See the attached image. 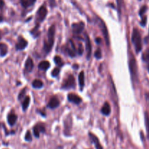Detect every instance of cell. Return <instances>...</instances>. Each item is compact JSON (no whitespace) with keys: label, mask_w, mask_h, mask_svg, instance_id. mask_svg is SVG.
Wrapping results in <instances>:
<instances>
[{"label":"cell","mask_w":149,"mask_h":149,"mask_svg":"<svg viewBox=\"0 0 149 149\" xmlns=\"http://www.w3.org/2000/svg\"><path fill=\"white\" fill-rule=\"evenodd\" d=\"M79 84L81 89L85 86V73L84 71H81L79 74Z\"/></svg>","instance_id":"cell-20"},{"label":"cell","mask_w":149,"mask_h":149,"mask_svg":"<svg viewBox=\"0 0 149 149\" xmlns=\"http://www.w3.org/2000/svg\"><path fill=\"white\" fill-rule=\"evenodd\" d=\"M27 45H28L27 41L22 37H19L18 41L16 45V48L17 50H22V49H24L27 47Z\"/></svg>","instance_id":"cell-8"},{"label":"cell","mask_w":149,"mask_h":149,"mask_svg":"<svg viewBox=\"0 0 149 149\" xmlns=\"http://www.w3.org/2000/svg\"><path fill=\"white\" fill-rule=\"evenodd\" d=\"M25 140H26V141H31V140H32L30 131H27V132H26V135H25Z\"/></svg>","instance_id":"cell-28"},{"label":"cell","mask_w":149,"mask_h":149,"mask_svg":"<svg viewBox=\"0 0 149 149\" xmlns=\"http://www.w3.org/2000/svg\"><path fill=\"white\" fill-rule=\"evenodd\" d=\"M95 57L97 59L101 58L102 57L101 50H100V49H99V48L95 51Z\"/></svg>","instance_id":"cell-29"},{"label":"cell","mask_w":149,"mask_h":149,"mask_svg":"<svg viewBox=\"0 0 149 149\" xmlns=\"http://www.w3.org/2000/svg\"><path fill=\"white\" fill-rule=\"evenodd\" d=\"M54 61H55V63H56V64L58 66H60V67L63 65V61H62L60 56H55V58H54Z\"/></svg>","instance_id":"cell-25"},{"label":"cell","mask_w":149,"mask_h":149,"mask_svg":"<svg viewBox=\"0 0 149 149\" xmlns=\"http://www.w3.org/2000/svg\"><path fill=\"white\" fill-rule=\"evenodd\" d=\"M85 28V23L83 22H79L77 23H74L72 25L73 32L75 34H79L83 31Z\"/></svg>","instance_id":"cell-7"},{"label":"cell","mask_w":149,"mask_h":149,"mask_svg":"<svg viewBox=\"0 0 149 149\" xmlns=\"http://www.w3.org/2000/svg\"><path fill=\"white\" fill-rule=\"evenodd\" d=\"M25 93H26V88H24L23 90H21V92H20V94H19V95H18L19 100H20L22 98H23V97H24L25 95Z\"/></svg>","instance_id":"cell-31"},{"label":"cell","mask_w":149,"mask_h":149,"mask_svg":"<svg viewBox=\"0 0 149 149\" xmlns=\"http://www.w3.org/2000/svg\"><path fill=\"white\" fill-rule=\"evenodd\" d=\"M145 124H146V132H147V137L149 139V115L147 112L145 113Z\"/></svg>","instance_id":"cell-21"},{"label":"cell","mask_w":149,"mask_h":149,"mask_svg":"<svg viewBox=\"0 0 149 149\" xmlns=\"http://www.w3.org/2000/svg\"><path fill=\"white\" fill-rule=\"evenodd\" d=\"M35 2L36 0H21V5L24 7H27L34 5Z\"/></svg>","instance_id":"cell-22"},{"label":"cell","mask_w":149,"mask_h":149,"mask_svg":"<svg viewBox=\"0 0 149 149\" xmlns=\"http://www.w3.org/2000/svg\"><path fill=\"white\" fill-rule=\"evenodd\" d=\"M3 21V17L2 16H0V22Z\"/></svg>","instance_id":"cell-38"},{"label":"cell","mask_w":149,"mask_h":149,"mask_svg":"<svg viewBox=\"0 0 149 149\" xmlns=\"http://www.w3.org/2000/svg\"><path fill=\"white\" fill-rule=\"evenodd\" d=\"M146 22H147V17H146V16H143V17H142L140 25H141L142 26H145L146 24Z\"/></svg>","instance_id":"cell-32"},{"label":"cell","mask_w":149,"mask_h":149,"mask_svg":"<svg viewBox=\"0 0 149 149\" xmlns=\"http://www.w3.org/2000/svg\"><path fill=\"white\" fill-rule=\"evenodd\" d=\"M55 33H56V27L52 26L49 27L47 33V40H45L44 42V50L46 53H49L52 49L54 44V38H55Z\"/></svg>","instance_id":"cell-1"},{"label":"cell","mask_w":149,"mask_h":149,"mask_svg":"<svg viewBox=\"0 0 149 149\" xmlns=\"http://www.w3.org/2000/svg\"><path fill=\"white\" fill-rule=\"evenodd\" d=\"M33 68H34V63H33L32 59L28 58L26 61V64H25V69L27 72H31L32 71Z\"/></svg>","instance_id":"cell-16"},{"label":"cell","mask_w":149,"mask_h":149,"mask_svg":"<svg viewBox=\"0 0 149 149\" xmlns=\"http://www.w3.org/2000/svg\"><path fill=\"white\" fill-rule=\"evenodd\" d=\"M146 10H147V7H146V5H144V6L142 7L140 9V12H139V15H140V16L143 17V14H144L145 12H146Z\"/></svg>","instance_id":"cell-30"},{"label":"cell","mask_w":149,"mask_h":149,"mask_svg":"<svg viewBox=\"0 0 149 149\" xmlns=\"http://www.w3.org/2000/svg\"><path fill=\"white\" fill-rule=\"evenodd\" d=\"M101 113L106 116H109V114H111V106H110L109 103L107 102L105 103L101 108Z\"/></svg>","instance_id":"cell-17"},{"label":"cell","mask_w":149,"mask_h":149,"mask_svg":"<svg viewBox=\"0 0 149 149\" xmlns=\"http://www.w3.org/2000/svg\"><path fill=\"white\" fill-rule=\"evenodd\" d=\"M67 98L68 101L75 103V104H79L82 102V98L76 94H68Z\"/></svg>","instance_id":"cell-10"},{"label":"cell","mask_w":149,"mask_h":149,"mask_svg":"<svg viewBox=\"0 0 149 149\" xmlns=\"http://www.w3.org/2000/svg\"><path fill=\"white\" fill-rule=\"evenodd\" d=\"M92 45H91L90 40L89 37L86 35V52H87V58L89 60L92 55Z\"/></svg>","instance_id":"cell-11"},{"label":"cell","mask_w":149,"mask_h":149,"mask_svg":"<svg viewBox=\"0 0 149 149\" xmlns=\"http://www.w3.org/2000/svg\"><path fill=\"white\" fill-rule=\"evenodd\" d=\"M117 5H118V13L119 16H120V14H121V3H120V0H116Z\"/></svg>","instance_id":"cell-34"},{"label":"cell","mask_w":149,"mask_h":149,"mask_svg":"<svg viewBox=\"0 0 149 149\" xmlns=\"http://www.w3.org/2000/svg\"><path fill=\"white\" fill-rule=\"evenodd\" d=\"M60 104V102H59V100L58 99L57 97H52V98L49 100V103H48V107L52 108V109H54L57 108L58 106Z\"/></svg>","instance_id":"cell-14"},{"label":"cell","mask_w":149,"mask_h":149,"mask_svg":"<svg viewBox=\"0 0 149 149\" xmlns=\"http://www.w3.org/2000/svg\"><path fill=\"white\" fill-rule=\"evenodd\" d=\"M98 20L100 21V23H99L100 24V28L101 29L102 32H103V36H104L106 45H107V46H109V35H108V29L106 28V24H105V23L101 19H98Z\"/></svg>","instance_id":"cell-4"},{"label":"cell","mask_w":149,"mask_h":149,"mask_svg":"<svg viewBox=\"0 0 149 149\" xmlns=\"http://www.w3.org/2000/svg\"><path fill=\"white\" fill-rule=\"evenodd\" d=\"M32 86L34 88H36V89H39V88H42L43 87V83L41 80L39 79H35L33 82Z\"/></svg>","instance_id":"cell-23"},{"label":"cell","mask_w":149,"mask_h":149,"mask_svg":"<svg viewBox=\"0 0 149 149\" xmlns=\"http://www.w3.org/2000/svg\"><path fill=\"white\" fill-rule=\"evenodd\" d=\"M49 66H50V64H49V62L47 61V60H44V61L40 62L38 67L39 69L43 70V71H46V70H47L48 68H49Z\"/></svg>","instance_id":"cell-19"},{"label":"cell","mask_w":149,"mask_h":149,"mask_svg":"<svg viewBox=\"0 0 149 149\" xmlns=\"http://www.w3.org/2000/svg\"><path fill=\"white\" fill-rule=\"evenodd\" d=\"M8 47L6 44L0 43V56L4 57L7 54Z\"/></svg>","instance_id":"cell-18"},{"label":"cell","mask_w":149,"mask_h":149,"mask_svg":"<svg viewBox=\"0 0 149 149\" xmlns=\"http://www.w3.org/2000/svg\"><path fill=\"white\" fill-rule=\"evenodd\" d=\"M17 119V115H16V114H13V113H10V114H8L7 116L8 124H9L10 126H13V125L16 123Z\"/></svg>","instance_id":"cell-15"},{"label":"cell","mask_w":149,"mask_h":149,"mask_svg":"<svg viewBox=\"0 0 149 149\" xmlns=\"http://www.w3.org/2000/svg\"><path fill=\"white\" fill-rule=\"evenodd\" d=\"M30 103V97H26V98L24 99L23 102V104H22V108H23V111H26L27 109V108L28 107Z\"/></svg>","instance_id":"cell-24"},{"label":"cell","mask_w":149,"mask_h":149,"mask_svg":"<svg viewBox=\"0 0 149 149\" xmlns=\"http://www.w3.org/2000/svg\"><path fill=\"white\" fill-rule=\"evenodd\" d=\"M77 52H78L79 55H80V56H82V54H83V47H82V45H79L78 51H77Z\"/></svg>","instance_id":"cell-33"},{"label":"cell","mask_w":149,"mask_h":149,"mask_svg":"<svg viewBox=\"0 0 149 149\" xmlns=\"http://www.w3.org/2000/svg\"><path fill=\"white\" fill-rule=\"evenodd\" d=\"M1 38H2V33L0 31V39H1Z\"/></svg>","instance_id":"cell-39"},{"label":"cell","mask_w":149,"mask_h":149,"mask_svg":"<svg viewBox=\"0 0 149 149\" xmlns=\"http://www.w3.org/2000/svg\"><path fill=\"white\" fill-rule=\"evenodd\" d=\"M4 6H5V2L3 0H0V9H2L4 7Z\"/></svg>","instance_id":"cell-36"},{"label":"cell","mask_w":149,"mask_h":149,"mask_svg":"<svg viewBox=\"0 0 149 149\" xmlns=\"http://www.w3.org/2000/svg\"><path fill=\"white\" fill-rule=\"evenodd\" d=\"M33 131H34V135L36 137H39L40 132H45V127L42 125H36L34 128H33Z\"/></svg>","instance_id":"cell-12"},{"label":"cell","mask_w":149,"mask_h":149,"mask_svg":"<svg viewBox=\"0 0 149 149\" xmlns=\"http://www.w3.org/2000/svg\"><path fill=\"white\" fill-rule=\"evenodd\" d=\"M129 71H130L131 77H132L133 82H137V67L136 64V60L134 58L133 56L130 58L129 62Z\"/></svg>","instance_id":"cell-3"},{"label":"cell","mask_w":149,"mask_h":149,"mask_svg":"<svg viewBox=\"0 0 149 149\" xmlns=\"http://www.w3.org/2000/svg\"><path fill=\"white\" fill-rule=\"evenodd\" d=\"M132 42L135 46V51L137 53L142 49V39L141 35L137 28H134L132 34Z\"/></svg>","instance_id":"cell-2"},{"label":"cell","mask_w":149,"mask_h":149,"mask_svg":"<svg viewBox=\"0 0 149 149\" xmlns=\"http://www.w3.org/2000/svg\"><path fill=\"white\" fill-rule=\"evenodd\" d=\"M67 52L68 54L71 57H74L76 56V48L75 46H74V44L73 43V42L71 40H70L69 42V45L67 47Z\"/></svg>","instance_id":"cell-13"},{"label":"cell","mask_w":149,"mask_h":149,"mask_svg":"<svg viewBox=\"0 0 149 149\" xmlns=\"http://www.w3.org/2000/svg\"><path fill=\"white\" fill-rule=\"evenodd\" d=\"M145 97H146V100L147 101V103L149 104V92H146V95H145Z\"/></svg>","instance_id":"cell-35"},{"label":"cell","mask_w":149,"mask_h":149,"mask_svg":"<svg viewBox=\"0 0 149 149\" xmlns=\"http://www.w3.org/2000/svg\"><path fill=\"white\" fill-rule=\"evenodd\" d=\"M47 14V9L46 7L42 6L39 9L38 12L37 14V20L39 22H42L46 18Z\"/></svg>","instance_id":"cell-5"},{"label":"cell","mask_w":149,"mask_h":149,"mask_svg":"<svg viewBox=\"0 0 149 149\" xmlns=\"http://www.w3.org/2000/svg\"><path fill=\"white\" fill-rule=\"evenodd\" d=\"M89 137H90L92 142L94 143L96 149H103V148L102 147L101 144H100V141H99L98 138L97 136H96L95 135H94V134L92 133V132H89Z\"/></svg>","instance_id":"cell-9"},{"label":"cell","mask_w":149,"mask_h":149,"mask_svg":"<svg viewBox=\"0 0 149 149\" xmlns=\"http://www.w3.org/2000/svg\"><path fill=\"white\" fill-rule=\"evenodd\" d=\"M148 72H149V63L148 65Z\"/></svg>","instance_id":"cell-40"},{"label":"cell","mask_w":149,"mask_h":149,"mask_svg":"<svg viewBox=\"0 0 149 149\" xmlns=\"http://www.w3.org/2000/svg\"><path fill=\"white\" fill-rule=\"evenodd\" d=\"M59 73H60V68H55L52 71V76L53 77H56L58 76Z\"/></svg>","instance_id":"cell-27"},{"label":"cell","mask_w":149,"mask_h":149,"mask_svg":"<svg viewBox=\"0 0 149 149\" xmlns=\"http://www.w3.org/2000/svg\"><path fill=\"white\" fill-rule=\"evenodd\" d=\"M74 86H75V79L72 75H70L66 80L62 87L63 89H70V88L74 87Z\"/></svg>","instance_id":"cell-6"},{"label":"cell","mask_w":149,"mask_h":149,"mask_svg":"<svg viewBox=\"0 0 149 149\" xmlns=\"http://www.w3.org/2000/svg\"><path fill=\"white\" fill-rule=\"evenodd\" d=\"M100 40H101V39H100V38H96L95 41H96V42H97V43L99 44L100 42Z\"/></svg>","instance_id":"cell-37"},{"label":"cell","mask_w":149,"mask_h":149,"mask_svg":"<svg viewBox=\"0 0 149 149\" xmlns=\"http://www.w3.org/2000/svg\"><path fill=\"white\" fill-rule=\"evenodd\" d=\"M143 60L144 61L147 62L148 63H149V49L146 51L145 53H143Z\"/></svg>","instance_id":"cell-26"}]
</instances>
